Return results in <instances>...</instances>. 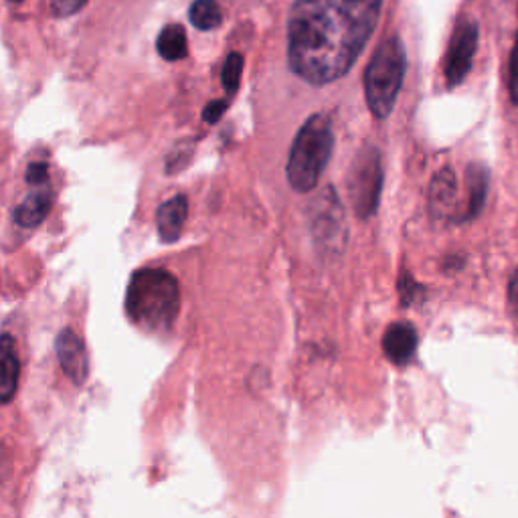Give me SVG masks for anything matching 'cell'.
<instances>
[{
  "label": "cell",
  "mask_w": 518,
  "mask_h": 518,
  "mask_svg": "<svg viewBox=\"0 0 518 518\" xmlns=\"http://www.w3.org/2000/svg\"><path fill=\"white\" fill-rule=\"evenodd\" d=\"M383 0H296L288 19L290 69L312 85L347 75L367 47Z\"/></svg>",
  "instance_id": "cell-1"
},
{
  "label": "cell",
  "mask_w": 518,
  "mask_h": 518,
  "mask_svg": "<svg viewBox=\"0 0 518 518\" xmlns=\"http://www.w3.org/2000/svg\"><path fill=\"white\" fill-rule=\"evenodd\" d=\"M466 181H468V205L462 215L464 221H470L480 215L486 203L488 195V170L480 162H472L466 170Z\"/></svg>",
  "instance_id": "cell-14"
},
{
  "label": "cell",
  "mask_w": 518,
  "mask_h": 518,
  "mask_svg": "<svg viewBox=\"0 0 518 518\" xmlns=\"http://www.w3.org/2000/svg\"><path fill=\"white\" fill-rule=\"evenodd\" d=\"M405 75V49L399 37L385 39L365 71V96L375 118L385 120L395 108Z\"/></svg>",
  "instance_id": "cell-4"
},
{
  "label": "cell",
  "mask_w": 518,
  "mask_h": 518,
  "mask_svg": "<svg viewBox=\"0 0 518 518\" xmlns=\"http://www.w3.org/2000/svg\"><path fill=\"white\" fill-rule=\"evenodd\" d=\"M478 37H480V29L474 19H464L458 23L452 35L448 55H446V65H444L446 81L450 88L460 85L468 75V71L472 69V61L478 49Z\"/></svg>",
  "instance_id": "cell-7"
},
{
  "label": "cell",
  "mask_w": 518,
  "mask_h": 518,
  "mask_svg": "<svg viewBox=\"0 0 518 518\" xmlns=\"http://www.w3.org/2000/svg\"><path fill=\"white\" fill-rule=\"evenodd\" d=\"M334 132L326 114H314L298 130L290 158H288V183L298 193H310L318 187L322 172L332 156Z\"/></svg>",
  "instance_id": "cell-3"
},
{
  "label": "cell",
  "mask_w": 518,
  "mask_h": 518,
  "mask_svg": "<svg viewBox=\"0 0 518 518\" xmlns=\"http://www.w3.org/2000/svg\"><path fill=\"white\" fill-rule=\"evenodd\" d=\"M53 209V191L49 185H43V187H33L31 195L15 209V221L21 225V227H37L41 225L47 215L51 213Z\"/></svg>",
  "instance_id": "cell-13"
},
{
  "label": "cell",
  "mask_w": 518,
  "mask_h": 518,
  "mask_svg": "<svg viewBox=\"0 0 518 518\" xmlns=\"http://www.w3.org/2000/svg\"><path fill=\"white\" fill-rule=\"evenodd\" d=\"M399 292H401V298H403V304H413L419 296H421V286L411 278L409 272H401V278H399Z\"/></svg>",
  "instance_id": "cell-19"
},
{
  "label": "cell",
  "mask_w": 518,
  "mask_h": 518,
  "mask_svg": "<svg viewBox=\"0 0 518 518\" xmlns=\"http://www.w3.org/2000/svg\"><path fill=\"white\" fill-rule=\"evenodd\" d=\"M241 75H243V55L239 53H231L223 65V73H221V79H223V88L227 92L229 98H233L239 90V81H241Z\"/></svg>",
  "instance_id": "cell-17"
},
{
  "label": "cell",
  "mask_w": 518,
  "mask_h": 518,
  "mask_svg": "<svg viewBox=\"0 0 518 518\" xmlns=\"http://www.w3.org/2000/svg\"><path fill=\"white\" fill-rule=\"evenodd\" d=\"M156 49L164 61H183L189 55V39L185 29L177 23L166 25L156 39Z\"/></svg>",
  "instance_id": "cell-15"
},
{
  "label": "cell",
  "mask_w": 518,
  "mask_h": 518,
  "mask_svg": "<svg viewBox=\"0 0 518 518\" xmlns=\"http://www.w3.org/2000/svg\"><path fill=\"white\" fill-rule=\"evenodd\" d=\"M310 229L316 243L324 249L338 251L347 241V219L332 187H326L310 205Z\"/></svg>",
  "instance_id": "cell-6"
},
{
  "label": "cell",
  "mask_w": 518,
  "mask_h": 518,
  "mask_svg": "<svg viewBox=\"0 0 518 518\" xmlns=\"http://www.w3.org/2000/svg\"><path fill=\"white\" fill-rule=\"evenodd\" d=\"M191 23L199 29V31H213L221 25L223 17H221V7L217 0H195L189 11Z\"/></svg>",
  "instance_id": "cell-16"
},
{
  "label": "cell",
  "mask_w": 518,
  "mask_h": 518,
  "mask_svg": "<svg viewBox=\"0 0 518 518\" xmlns=\"http://www.w3.org/2000/svg\"><path fill=\"white\" fill-rule=\"evenodd\" d=\"M456 193H458V185H456V172L446 166L442 168L438 175L431 181L429 187V213L436 221H442L446 217L452 215L454 205H456Z\"/></svg>",
  "instance_id": "cell-11"
},
{
  "label": "cell",
  "mask_w": 518,
  "mask_h": 518,
  "mask_svg": "<svg viewBox=\"0 0 518 518\" xmlns=\"http://www.w3.org/2000/svg\"><path fill=\"white\" fill-rule=\"evenodd\" d=\"M85 5H88V0H49L51 15L59 17V19L79 13Z\"/></svg>",
  "instance_id": "cell-18"
},
{
  "label": "cell",
  "mask_w": 518,
  "mask_h": 518,
  "mask_svg": "<svg viewBox=\"0 0 518 518\" xmlns=\"http://www.w3.org/2000/svg\"><path fill=\"white\" fill-rule=\"evenodd\" d=\"M187 215H189V199L185 195L172 197L158 207L156 227L164 243H175L181 237Z\"/></svg>",
  "instance_id": "cell-12"
},
{
  "label": "cell",
  "mask_w": 518,
  "mask_h": 518,
  "mask_svg": "<svg viewBox=\"0 0 518 518\" xmlns=\"http://www.w3.org/2000/svg\"><path fill=\"white\" fill-rule=\"evenodd\" d=\"M347 185L355 213L361 219L375 215L383 189V160L375 146L367 144L359 150L349 170Z\"/></svg>",
  "instance_id": "cell-5"
},
{
  "label": "cell",
  "mask_w": 518,
  "mask_h": 518,
  "mask_svg": "<svg viewBox=\"0 0 518 518\" xmlns=\"http://www.w3.org/2000/svg\"><path fill=\"white\" fill-rule=\"evenodd\" d=\"M25 179H27V183L31 187L49 185V164L47 162H33V164H29Z\"/></svg>",
  "instance_id": "cell-20"
},
{
  "label": "cell",
  "mask_w": 518,
  "mask_h": 518,
  "mask_svg": "<svg viewBox=\"0 0 518 518\" xmlns=\"http://www.w3.org/2000/svg\"><path fill=\"white\" fill-rule=\"evenodd\" d=\"M9 3H13V5H19V3H23V0H9Z\"/></svg>",
  "instance_id": "cell-24"
},
{
  "label": "cell",
  "mask_w": 518,
  "mask_h": 518,
  "mask_svg": "<svg viewBox=\"0 0 518 518\" xmlns=\"http://www.w3.org/2000/svg\"><path fill=\"white\" fill-rule=\"evenodd\" d=\"M21 361L17 342L11 334H0V403L13 401L19 389Z\"/></svg>",
  "instance_id": "cell-10"
},
{
  "label": "cell",
  "mask_w": 518,
  "mask_h": 518,
  "mask_svg": "<svg viewBox=\"0 0 518 518\" xmlns=\"http://www.w3.org/2000/svg\"><path fill=\"white\" fill-rule=\"evenodd\" d=\"M227 108H229V100H213L205 106L201 116L207 124H217L223 118V114L227 112Z\"/></svg>",
  "instance_id": "cell-22"
},
{
  "label": "cell",
  "mask_w": 518,
  "mask_h": 518,
  "mask_svg": "<svg viewBox=\"0 0 518 518\" xmlns=\"http://www.w3.org/2000/svg\"><path fill=\"white\" fill-rule=\"evenodd\" d=\"M55 349L61 369L69 377V381H73L75 385H83L90 375V361L83 338L71 328H65L55 340Z\"/></svg>",
  "instance_id": "cell-8"
},
{
  "label": "cell",
  "mask_w": 518,
  "mask_h": 518,
  "mask_svg": "<svg viewBox=\"0 0 518 518\" xmlns=\"http://www.w3.org/2000/svg\"><path fill=\"white\" fill-rule=\"evenodd\" d=\"M417 342H419L417 330L409 322H395L385 330V336H383L385 357L393 365L403 367L413 359L417 351Z\"/></svg>",
  "instance_id": "cell-9"
},
{
  "label": "cell",
  "mask_w": 518,
  "mask_h": 518,
  "mask_svg": "<svg viewBox=\"0 0 518 518\" xmlns=\"http://www.w3.org/2000/svg\"><path fill=\"white\" fill-rule=\"evenodd\" d=\"M508 310L512 316V322L518 330V268L514 270L510 282H508Z\"/></svg>",
  "instance_id": "cell-23"
},
{
  "label": "cell",
  "mask_w": 518,
  "mask_h": 518,
  "mask_svg": "<svg viewBox=\"0 0 518 518\" xmlns=\"http://www.w3.org/2000/svg\"><path fill=\"white\" fill-rule=\"evenodd\" d=\"M508 90H510L512 104L518 106V33H516L514 47H512V53H510V81H508Z\"/></svg>",
  "instance_id": "cell-21"
},
{
  "label": "cell",
  "mask_w": 518,
  "mask_h": 518,
  "mask_svg": "<svg viewBox=\"0 0 518 518\" xmlns=\"http://www.w3.org/2000/svg\"><path fill=\"white\" fill-rule=\"evenodd\" d=\"M181 308L177 278L160 268H144L130 280L126 312L146 332H166L175 324Z\"/></svg>",
  "instance_id": "cell-2"
}]
</instances>
